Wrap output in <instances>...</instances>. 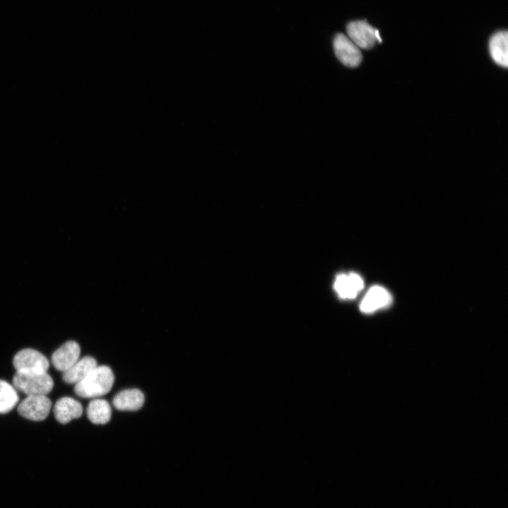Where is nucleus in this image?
<instances>
[{
    "instance_id": "11",
    "label": "nucleus",
    "mask_w": 508,
    "mask_h": 508,
    "mask_svg": "<svg viewBox=\"0 0 508 508\" xmlns=\"http://www.w3.org/2000/svg\"><path fill=\"white\" fill-rule=\"evenodd\" d=\"M144 401L145 397L141 390L129 389L121 392L114 397V405L121 411H137L142 408Z\"/></svg>"
},
{
    "instance_id": "6",
    "label": "nucleus",
    "mask_w": 508,
    "mask_h": 508,
    "mask_svg": "<svg viewBox=\"0 0 508 508\" xmlns=\"http://www.w3.org/2000/svg\"><path fill=\"white\" fill-rule=\"evenodd\" d=\"M334 49L338 59L348 67H357L362 60V55L348 36L338 34L334 40Z\"/></svg>"
},
{
    "instance_id": "14",
    "label": "nucleus",
    "mask_w": 508,
    "mask_h": 508,
    "mask_svg": "<svg viewBox=\"0 0 508 508\" xmlns=\"http://www.w3.org/2000/svg\"><path fill=\"white\" fill-rule=\"evenodd\" d=\"M87 416L88 420L94 425L107 424L112 417L111 404L106 399H92L88 404Z\"/></svg>"
},
{
    "instance_id": "2",
    "label": "nucleus",
    "mask_w": 508,
    "mask_h": 508,
    "mask_svg": "<svg viewBox=\"0 0 508 508\" xmlns=\"http://www.w3.org/2000/svg\"><path fill=\"white\" fill-rule=\"evenodd\" d=\"M14 387L29 395H47L53 389L54 381L47 372L17 371Z\"/></svg>"
},
{
    "instance_id": "4",
    "label": "nucleus",
    "mask_w": 508,
    "mask_h": 508,
    "mask_svg": "<svg viewBox=\"0 0 508 508\" xmlns=\"http://www.w3.org/2000/svg\"><path fill=\"white\" fill-rule=\"evenodd\" d=\"M348 38L359 48H372L376 41L381 42L379 32L365 21L351 22L347 27Z\"/></svg>"
},
{
    "instance_id": "3",
    "label": "nucleus",
    "mask_w": 508,
    "mask_h": 508,
    "mask_svg": "<svg viewBox=\"0 0 508 508\" xmlns=\"http://www.w3.org/2000/svg\"><path fill=\"white\" fill-rule=\"evenodd\" d=\"M52 409V401L46 395H29L19 405V414L34 422L47 419Z\"/></svg>"
},
{
    "instance_id": "15",
    "label": "nucleus",
    "mask_w": 508,
    "mask_h": 508,
    "mask_svg": "<svg viewBox=\"0 0 508 508\" xmlns=\"http://www.w3.org/2000/svg\"><path fill=\"white\" fill-rule=\"evenodd\" d=\"M17 389L8 382L0 380V414L11 412L19 402Z\"/></svg>"
},
{
    "instance_id": "9",
    "label": "nucleus",
    "mask_w": 508,
    "mask_h": 508,
    "mask_svg": "<svg viewBox=\"0 0 508 508\" xmlns=\"http://www.w3.org/2000/svg\"><path fill=\"white\" fill-rule=\"evenodd\" d=\"M83 414V406L77 400L64 397L58 399L54 406V416L56 420L66 425L71 420L78 419Z\"/></svg>"
},
{
    "instance_id": "7",
    "label": "nucleus",
    "mask_w": 508,
    "mask_h": 508,
    "mask_svg": "<svg viewBox=\"0 0 508 508\" xmlns=\"http://www.w3.org/2000/svg\"><path fill=\"white\" fill-rule=\"evenodd\" d=\"M392 298L383 287L373 286L366 293L360 304L362 313L369 315L390 306Z\"/></svg>"
},
{
    "instance_id": "13",
    "label": "nucleus",
    "mask_w": 508,
    "mask_h": 508,
    "mask_svg": "<svg viewBox=\"0 0 508 508\" xmlns=\"http://www.w3.org/2000/svg\"><path fill=\"white\" fill-rule=\"evenodd\" d=\"M508 34L499 32L495 34L489 42V50L493 61L498 65L507 68L508 65Z\"/></svg>"
},
{
    "instance_id": "5",
    "label": "nucleus",
    "mask_w": 508,
    "mask_h": 508,
    "mask_svg": "<svg viewBox=\"0 0 508 508\" xmlns=\"http://www.w3.org/2000/svg\"><path fill=\"white\" fill-rule=\"evenodd\" d=\"M13 365L17 371L47 372L50 362L40 352L25 349L15 356Z\"/></svg>"
},
{
    "instance_id": "12",
    "label": "nucleus",
    "mask_w": 508,
    "mask_h": 508,
    "mask_svg": "<svg viewBox=\"0 0 508 508\" xmlns=\"http://www.w3.org/2000/svg\"><path fill=\"white\" fill-rule=\"evenodd\" d=\"M97 366V363L94 358L85 357L64 372L62 378L67 384L76 385L87 377Z\"/></svg>"
},
{
    "instance_id": "8",
    "label": "nucleus",
    "mask_w": 508,
    "mask_h": 508,
    "mask_svg": "<svg viewBox=\"0 0 508 508\" xmlns=\"http://www.w3.org/2000/svg\"><path fill=\"white\" fill-rule=\"evenodd\" d=\"M81 348L74 341H69L57 349L52 356V364L59 371L65 372L79 360Z\"/></svg>"
},
{
    "instance_id": "1",
    "label": "nucleus",
    "mask_w": 508,
    "mask_h": 508,
    "mask_svg": "<svg viewBox=\"0 0 508 508\" xmlns=\"http://www.w3.org/2000/svg\"><path fill=\"white\" fill-rule=\"evenodd\" d=\"M114 382V373L110 367L97 366L87 377L75 385L74 392L83 398H95L108 394Z\"/></svg>"
},
{
    "instance_id": "10",
    "label": "nucleus",
    "mask_w": 508,
    "mask_h": 508,
    "mask_svg": "<svg viewBox=\"0 0 508 508\" xmlns=\"http://www.w3.org/2000/svg\"><path fill=\"white\" fill-rule=\"evenodd\" d=\"M364 287L362 277L357 273L338 275L334 289L342 298H355Z\"/></svg>"
}]
</instances>
